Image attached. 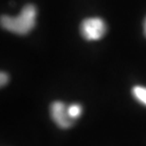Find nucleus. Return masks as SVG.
Wrapping results in <instances>:
<instances>
[{
	"mask_svg": "<svg viewBox=\"0 0 146 146\" xmlns=\"http://www.w3.org/2000/svg\"><path fill=\"white\" fill-rule=\"evenodd\" d=\"M9 81V76L7 75V73L5 72H1V74H0V84H1V86H5L6 84L8 83Z\"/></svg>",
	"mask_w": 146,
	"mask_h": 146,
	"instance_id": "6",
	"label": "nucleus"
},
{
	"mask_svg": "<svg viewBox=\"0 0 146 146\" xmlns=\"http://www.w3.org/2000/svg\"><path fill=\"white\" fill-rule=\"evenodd\" d=\"M80 31L84 39L88 41L99 40L106 33V25L104 20L99 17H90L82 22Z\"/></svg>",
	"mask_w": 146,
	"mask_h": 146,
	"instance_id": "2",
	"label": "nucleus"
},
{
	"mask_svg": "<svg viewBox=\"0 0 146 146\" xmlns=\"http://www.w3.org/2000/svg\"><path fill=\"white\" fill-rule=\"evenodd\" d=\"M143 31H144V34L146 36V18L144 20V23H143Z\"/></svg>",
	"mask_w": 146,
	"mask_h": 146,
	"instance_id": "7",
	"label": "nucleus"
},
{
	"mask_svg": "<svg viewBox=\"0 0 146 146\" xmlns=\"http://www.w3.org/2000/svg\"><path fill=\"white\" fill-rule=\"evenodd\" d=\"M36 15V8L33 5H27L22 9L21 13L16 17L2 15L1 26L11 33L24 35L34 28Z\"/></svg>",
	"mask_w": 146,
	"mask_h": 146,
	"instance_id": "1",
	"label": "nucleus"
},
{
	"mask_svg": "<svg viewBox=\"0 0 146 146\" xmlns=\"http://www.w3.org/2000/svg\"><path fill=\"white\" fill-rule=\"evenodd\" d=\"M132 93L137 100L139 103L143 104L146 106V87L141 86H136L132 90Z\"/></svg>",
	"mask_w": 146,
	"mask_h": 146,
	"instance_id": "4",
	"label": "nucleus"
},
{
	"mask_svg": "<svg viewBox=\"0 0 146 146\" xmlns=\"http://www.w3.org/2000/svg\"><path fill=\"white\" fill-rule=\"evenodd\" d=\"M50 115L55 123L61 128H69L74 121L68 114V106L62 102H54L51 104Z\"/></svg>",
	"mask_w": 146,
	"mask_h": 146,
	"instance_id": "3",
	"label": "nucleus"
},
{
	"mask_svg": "<svg viewBox=\"0 0 146 146\" xmlns=\"http://www.w3.org/2000/svg\"><path fill=\"white\" fill-rule=\"evenodd\" d=\"M68 114H69V116H70V118L75 121L76 119H78L79 117L81 116L82 106L80 104H71V106H68Z\"/></svg>",
	"mask_w": 146,
	"mask_h": 146,
	"instance_id": "5",
	"label": "nucleus"
}]
</instances>
